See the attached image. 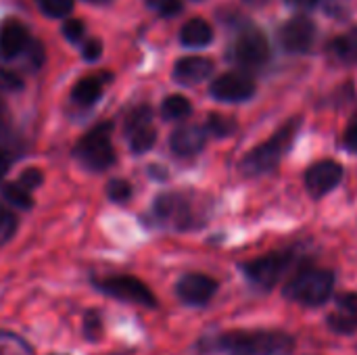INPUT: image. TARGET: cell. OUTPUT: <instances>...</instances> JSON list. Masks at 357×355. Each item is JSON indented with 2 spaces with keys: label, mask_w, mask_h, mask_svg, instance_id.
<instances>
[{
  "label": "cell",
  "mask_w": 357,
  "mask_h": 355,
  "mask_svg": "<svg viewBox=\"0 0 357 355\" xmlns=\"http://www.w3.org/2000/svg\"><path fill=\"white\" fill-rule=\"evenodd\" d=\"M293 345L295 339L280 331H232L207 339L203 349L218 355H282Z\"/></svg>",
  "instance_id": "1"
},
{
  "label": "cell",
  "mask_w": 357,
  "mask_h": 355,
  "mask_svg": "<svg viewBox=\"0 0 357 355\" xmlns=\"http://www.w3.org/2000/svg\"><path fill=\"white\" fill-rule=\"evenodd\" d=\"M299 123H301L299 119H289L278 132L272 134L270 140H266L264 144H259L247 153V157L241 163V169L247 176H261V174L272 172L280 163V159L284 157L289 146L293 144Z\"/></svg>",
  "instance_id": "2"
},
{
  "label": "cell",
  "mask_w": 357,
  "mask_h": 355,
  "mask_svg": "<svg viewBox=\"0 0 357 355\" xmlns=\"http://www.w3.org/2000/svg\"><path fill=\"white\" fill-rule=\"evenodd\" d=\"M335 289V274L324 268H305L299 270L282 289L284 297L307 305V308H318L326 303L333 295Z\"/></svg>",
  "instance_id": "3"
},
{
  "label": "cell",
  "mask_w": 357,
  "mask_h": 355,
  "mask_svg": "<svg viewBox=\"0 0 357 355\" xmlns=\"http://www.w3.org/2000/svg\"><path fill=\"white\" fill-rule=\"evenodd\" d=\"M155 216L161 224L174 230H190L205 222L203 205L188 192L186 195L184 192L161 195L155 201Z\"/></svg>",
  "instance_id": "4"
},
{
  "label": "cell",
  "mask_w": 357,
  "mask_h": 355,
  "mask_svg": "<svg viewBox=\"0 0 357 355\" xmlns=\"http://www.w3.org/2000/svg\"><path fill=\"white\" fill-rule=\"evenodd\" d=\"M75 157L77 161L92 172H102L113 165L115 161V151L111 144V123L96 126L90 130L75 146Z\"/></svg>",
  "instance_id": "5"
},
{
  "label": "cell",
  "mask_w": 357,
  "mask_h": 355,
  "mask_svg": "<svg viewBox=\"0 0 357 355\" xmlns=\"http://www.w3.org/2000/svg\"><path fill=\"white\" fill-rule=\"evenodd\" d=\"M293 262H295V253L276 251V253H268V255H264L259 259H253V262L245 264L241 270L245 272L249 282H253L255 287H259L264 291H270L289 272Z\"/></svg>",
  "instance_id": "6"
},
{
  "label": "cell",
  "mask_w": 357,
  "mask_h": 355,
  "mask_svg": "<svg viewBox=\"0 0 357 355\" xmlns=\"http://www.w3.org/2000/svg\"><path fill=\"white\" fill-rule=\"evenodd\" d=\"M270 54H272V48H270L266 33L255 27L243 29L230 48L232 61L245 69H257V67L266 65L270 61Z\"/></svg>",
  "instance_id": "7"
},
{
  "label": "cell",
  "mask_w": 357,
  "mask_h": 355,
  "mask_svg": "<svg viewBox=\"0 0 357 355\" xmlns=\"http://www.w3.org/2000/svg\"><path fill=\"white\" fill-rule=\"evenodd\" d=\"M96 287L105 295L119 299V301H126V303H136L142 308H155L157 305L151 289L134 276H113V278L100 280Z\"/></svg>",
  "instance_id": "8"
},
{
  "label": "cell",
  "mask_w": 357,
  "mask_h": 355,
  "mask_svg": "<svg viewBox=\"0 0 357 355\" xmlns=\"http://www.w3.org/2000/svg\"><path fill=\"white\" fill-rule=\"evenodd\" d=\"M278 38L287 52L305 54L312 50V46L316 42V23L305 15H297L280 27Z\"/></svg>",
  "instance_id": "9"
},
{
  "label": "cell",
  "mask_w": 357,
  "mask_h": 355,
  "mask_svg": "<svg viewBox=\"0 0 357 355\" xmlns=\"http://www.w3.org/2000/svg\"><path fill=\"white\" fill-rule=\"evenodd\" d=\"M209 92L213 98L224 103H243L255 94V80L243 71L224 73L211 84Z\"/></svg>",
  "instance_id": "10"
},
{
  "label": "cell",
  "mask_w": 357,
  "mask_h": 355,
  "mask_svg": "<svg viewBox=\"0 0 357 355\" xmlns=\"http://www.w3.org/2000/svg\"><path fill=\"white\" fill-rule=\"evenodd\" d=\"M343 180V167L337 161H318L305 172V186L307 192L316 199L333 192L339 182Z\"/></svg>",
  "instance_id": "11"
},
{
  "label": "cell",
  "mask_w": 357,
  "mask_h": 355,
  "mask_svg": "<svg viewBox=\"0 0 357 355\" xmlns=\"http://www.w3.org/2000/svg\"><path fill=\"white\" fill-rule=\"evenodd\" d=\"M176 293L188 305H207L218 293V282L205 274H186L180 278Z\"/></svg>",
  "instance_id": "12"
},
{
  "label": "cell",
  "mask_w": 357,
  "mask_h": 355,
  "mask_svg": "<svg viewBox=\"0 0 357 355\" xmlns=\"http://www.w3.org/2000/svg\"><path fill=\"white\" fill-rule=\"evenodd\" d=\"M326 324L337 335H354L357 331V293H343L335 301Z\"/></svg>",
  "instance_id": "13"
},
{
  "label": "cell",
  "mask_w": 357,
  "mask_h": 355,
  "mask_svg": "<svg viewBox=\"0 0 357 355\" xmlns=\"http://www.w3.org/2000/svg\"><path fill=\"white\" fill-rule=\"evenodd\" d=\"M29 46V31L19 19H4L0 25V59H15Z\"/></svg>",
  "instance_id": "14"
},
{
  "label": "cell",
  "mask_w": 357,
  "mask_h": 355,
  "mask_svg": "<svg viewBox=\"0 0 357 355\" xmlns=\"http://www.w3.org/2000/svg\"><path fill=\"white\" fill-rule=\"evenodd\" d=\"M207 142V132L199 126H184L172 134L169 146L180 157H192L203 151Z\"/></svg>",
  "instance_id": "15"
},
{
  "label": "cell",
  "mask_w": 357,
  "mask_h": 355,
  "mask_svg": "<svg viewBox=\"0 0 357 355\" xmlns=\"http://www.w3.org/2000/svg\"><path fill=\"white\" fill-rule=\"evenodd\" d=\"M213 71V63L205 56H184L176 63L174 67V77L184 84V86H190V84H199L203 80H207Z\"/></svg>",
  "instance_id": "16"
},
{
  "label": "cell",
  "mask_w": 357,
  "mask_h": 355,
  "mask_svg": "<svg viewBox=\"0 0 357 355\" xmlns=\"http://www.w3.org/2000/svg\"><path fill=\"white\" fill-rule=\"evenodd\" d=\"M180 40H182L184 46L203 48V46H207L213 40V29H211V25L205 19L195 17V19L186 21L184 27L180 29Z\"/></svg>",
  "instance_id": "17"
},
{
  "label": "cell",
  "mask_w": 357,
  "mask_h": 355,
  "mask_svg": "<svg viewBox=\"0 0 357 355\" xmlns=\"http://www.w3.org/2000/svg\"><path fill=\"white\" fill-rule=\"evenodd\" d=\"M328 52L333 59L345 65H357V29H349L341 36H337L328 44Z\"/></svg>",
  "instance_id": "18"
},
{
  "label": "cell",
  "mask_w": 357,
  "mask_h": 355,
  "mask_svg": "<svg viewBox=\"0 0 357 355\" xmlns=\"http://www.w3.org/2000/svg\"><path fill=\"white\" fill-rule=\"evenodd\" d=\"M102 94V80L100 77H84L71 90V100L75 105L88 107Z\"/></svg>",
  "instance_id": "19"
},
{
  "label": "cell",
  "mask_w": 357,
  "mask_h": 355,
  "mask_svg": "<svg viewBox=\"0 0 357 355\" xmlns=\"http://www.w3.org/2000/svg\"><path fill=\"white\" fill-rule=\"evenodd\" d=\"M146 130H153V111H151V107L140 105L126 119V136L132 138V136L142 134Z\"/></svg>",
  "instance_id": "20"
},
{
  "label": "cell",
  "mask_w": 357,
  "mask_h": 355,
  "mask_svg": "<svg viewBox=\"0 0 357 355\" xmlns=\"http://www.w3.org/2000/svg\"><path fill=\"white\" fill-rule=\"evenodd\" d=\"M190 111H192V105H190V100H188L186 96H182V94H172V96H167V98L163 100V105H161L163 117H165V119H172V121L188 117Z\"/></svg>",
  "instance_id": "21"
},
{
  "label": "cell",
  "mask_w": 357,
  "mask_h": 355,
  "mask_svg": "<svg viewBox=\"0 0 357 355\" xmlns=\"http://www.w3.org/2000/svg\"><path fill=\"white\" fill-rule=\"evenodd\" d=\"M2 195H4V199H6L10 205L21 207V209H29V207L33 205L29 190H25L19 182L6 184V186H4V190H2Z\"/></svg>",
  "instance_id": "22"
},
{
  "label": "cell",
  "mask_w": 357,
  "mask_h": 355,
  "mask_svg": "<svg viewBox=\"0 0 357 355\" xmlns=\"http://www.w3.org/2000/svg\"><path fill=\"white\" fill-rule=\"evenodd\" d=\"M0 355H33V352L23 339L10 333H0Z\"/></svg>",
  "instance_id": "23"
},
{
  "label": "cell",
  "mask_w": 357,
  "mask_h": 355,
  "mask_svg": "<svg viewBox=\"0 0 357 355\" xmlns=\"http://www.w3.org/2000/svg\"><path fill=\"white\" fill-rule=\"evenodd\" d=\"M36 2L40 10L52 19H65L73 8V0H36Z\"/></svg>",
  "instance_id": "24"
},
{
  "label": "cell",
  "mask_w": 357,
  "mask_h": 355,
  "mask_svg": "<svg viewBox=\"0 0 357 355\" xmlns=\"http://www.w3.org/2000/svg\"><path fill=\"white\" fill-rule=\"evenodd\" d=\"M207 130H209L213 136H218V138H226V136H230V134L236 130V123H234V119H230V117H222V115H209Z\"/></svg>",
  "instance_id": "25"
},
{
  "label": "cell",
  "mask_w": 357,
  "mask_h": 355,
  "mask_svg": "<svg viewBox=\"0 0 357 355\" xmlns=\"http://www.w3.org/2000/svg\"><path fill=\"white\" fill-rule=\"evenodd\" d=\"M146 6L161 17H174L182 10L180 0H146Z\"/></svg>",
  "instance_id": "26"
},
{
  "label": "cell",
  "mask_w": 357,
  "mask_h": 355,
  "mask_svg": "<svg viewBox=\"0 0 357 355\" xmlns=\"http://www.w3.org/2000/svg\"><path fill=\"white\" fill-rule=\"evenodd\" d=\"M15 228H17V218L0 203V245H4L15 234Z\"/></svg>",
  "instance_id": "27"
},
{
  "label": "cell",
  "mask_w": 357,
  "mask_h": 355,
  "mask_svg": "<svg viewBox=\"0 0 357 355\" xmlns=\"http://www.w3.org/2000/svg\"><path fill=\"white\" fill-rule=\"evenodd\" d=\"M107 195L113 203H126L132 197V186L126 180H113L107 186Z\"/></svg>",
  "instance_id": "28"
},
{
  "label": "cell",
  "mask_w": 357,
  "mask_h": 355,
  "mask_svg": "<svg viewBox=\"0 0 357 355\" xmlns=\"http://www.w3.org/2000/svg\"><path fill=\"white\" fill-rule=\"evenodd\" d=\"M63 33H65V38H67L71 44H79V42L84 40L86 27H84V23L77 21V19H67L65 25H63Z\"/></svg>",
  "instance_id": "29"
},
{
  "label": "cell",
  "mask_w": 357,
  "mask_h": 355,
  "mask_svg": "<svg viewBox=\"0 0 357 355\" xmlns=\"http://www.w3.org/2000/svg\"><path fill=\"white\" fill-rule=\"evenodd\" d=\"M102 333V320L96 312H88L84 318V335L88 339H98Z\"/></svg>",
  "instance_id": "30"
},
{
  "label": "cell",
  "mask_w": 357,
  "mask_h": 355,
  "mask_svg": "<svg viewBox=\"0 0 357 355\" xmlns=\"http://www.w3.org/2000/svg\"><path fill=\"white\" fill-rule=\"evenodd\" d=\"M19 184H21L25 190H33V188H38V186L42 184V172H40V169H36V167L25 169V172L19 176Z\"/></svg>",
  "instance_id": "31"
},
{
  "label": "cell",
  "mask_w": 357,
  "mask_h": 355,
  "mask_svg": "<svg viewBox=\"0 0 357 355\" xmlns=\"http://www.w3.org/2000/svg\"><path fill=\"white\" fill-rule=\"evenodd\" d=\"M21 88V77L8 69H0V92H15Z\"/></svg>",
  "instance_id": "32"
},
{
  "label": "cell",
  "mask_w": 357,
  "mask_h": 355,
  "mask_svg": "<svg viewBox=\"0 0 357 355\" xmlns=\"http://www.w3.org/2000/svg\"><path fill=\"white\" fill-rule=\"evenodd\" d=\"M343 144L357 155V113L351 117L347 130H345V136H343Z\"/></svg>",
  "instance_id": "33"
},
{
  "label": "cell",
  "mask_w": 357,
  "mask_h": 355,
  "mask_svg": "<svg viewBox=\"0 0 357 355\" xmlns=\"http://www.w3.org/2000/svg\"><path fill=\"white\" fill-rule=\"evenodd\" d=\"M102 54V44L98 40H86L82 46V56L86 61H96Z\"/></svg>",
  "instance_id": "34"
},
{
  "label": "cell",
  "mask_w": 357,
  "mask_h": 355,
  "mask_svg": "<svg viewBox=\"0 0 357 355\" xmlns=\"http://www.w3.org/2000/svg\"><path fill=\"white\" fill-rule=\"evenodd\" d=\"M10 126V111L6 107V103L0 98V134H4Z\"/></svg>",
  "instance_id": "35"
},
{
  "label": "cell",
  "mask_w": 357,
  "mask_h": 355,
  "mask_svg": "<svg viewBox=\"0 0 357 355\" xmlns=\"http://www.w3.org/2000/svg\"><path fill=\"white\" fill-rule=\"evenodd\" d=\"M8 167H10V155H8L6 151H2V149H0V180L6 176Z\"/></svg>",
  "instance_id": "36"
},
{
  "label": "cell",
  "mask_w": 357,
  "mask_h": 355,
  "mask_svg": "<svg viewBox=\"0 0 357 355\" xmlns=\"http://www.w3.org/2000/svg\"><path fill=\"white\" fill-rule=\"evenodd\" d=\"M287 2L297 8H314L318 4V0H287Z\"/></svg>",
  "instance_id": "37"
},
{
  "label": "cell",
  "mask_w": 357,
  "mask_h": 355,
  "mask_svg": "<svg viewBox=\"0 0 357 355\" xmlns=\"http://www.w3.org/2000/svg\"><path fill=\"white\" fill-rule=\"evenodd\" d=\"M245 4H249V6H264V4H268L270 0H243Z\"/></svg>",
  "instance_id": "38"
},
{
  "label": "cell",
  "mask_w": 357,
  "mask_h": 355,
  "mask_svg": "<svg viewBox=\"0 0 357 355\" xmlns=\"http://www.w3.org/2000/svg\"><path fill=\"white\" fill-rule=\"evenodd\" d=\"M90 4H107L109 0H88Z\"/></svg>",
  "instance_id": "39"
},
{
  "label": "cell",
  "mask_w": 357,
  "mask_h": 355,
  "mask_svg": "<svg viewBox=\"0 0 357 355\" xmlns=\"http://www.w3.org/2000/svg\"><path fill=\"white\" fill-rule=\"evenodd\" d=\"M54 355H61V354H54Z\"/></svg>",
  "instance_id": "40"
}]
</instances>
